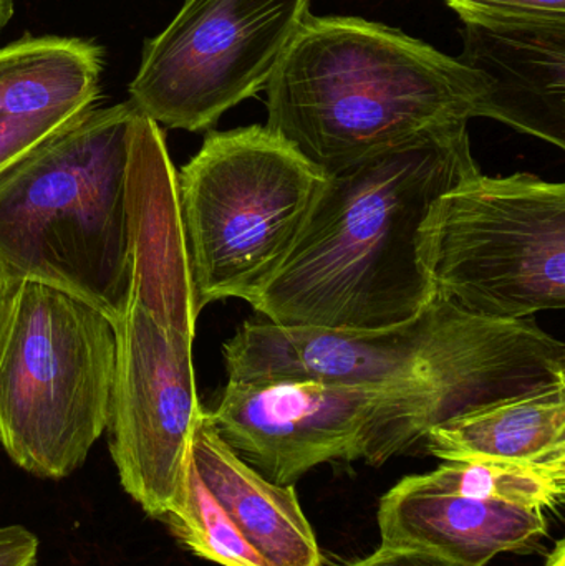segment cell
Masks as SVG:
<instances>
[{
  "label": "cell",
  "mask_w": 565,
  "mask_h": 566,
  "mask_svg": "<svg viewBox=\"0 0 565 566\" xmlns=\"http://www.w3.org/2000/svg\"><path fill=\"white\" fill-rule=\"evenodd\" d=\"M13 12H15V0H0V32L12 19Z\"/></svg>",
  "instance_id": "7402d4cb"
},
{
  "label": "cell",
  "mask_w": 565,
  "mask_h": 566,
  "mask_svg": "<svg viewBox=\"0 0 565 566\" xmlns=\"http://www.w3.org/2000/svg\"><path fill=\"white\" fill-rule=\"evenodd\" d=\"M116 366L109 401L113 461L123 489L151 517L175 507L201 418L192 339L159 325L129 302L115 323Z\"/></svg>",
  "instance_id": "30bf717a"
},
{
  "label": "cell",
  "mask_w": 565,
  "mask_h": 566,
  "mask_svg": "<svg viewBox=\"0 0 565 566\" xmlns=\"http://www.w3.org/2000/svg\"><path fill=\"white\" fill-rule=\"evenodd\" d=\"M421 475L450 494L541 512L559 507L565 494V461H443L433 472Z\"/></svg>",
  "instance_id": "e0dca14e"
},
{
  "label": "cell",
  "mask_w": 565,
  "mask_h": 566,
  "mask_svg": "<svg viewBox=\"0 0 565 566\" xmlns=\"http://www.w3.org/2000/svg\"><path fill=\"white\" fill-rule=\"evenodd\" d=\"M39 538L20 527H0V566H35Z\"/></svg>",
  "instance_id": "ffe728a7"
},
{
  "label": "cell",
  "mask_w": 565,
  "mask_h": 566,
  "mask_svg": "<svg viewBox=\"0 0 565 566\" xmlns=\"http://www.w3.org/2000/svg\"><path fill=\"white\" fill-rule=\"evenodd\" d=\"M265 90V126L324 175L430 129L488 118L473 70L360 17L308 13Z\"/></svg>",
  "instance_id": "7a4b0ae2"
},
{
  "label": "cell",
  "mask_w": 565,
  "mask_h": 566,
  "mask_svg": "<svg viewBox=\"0 0 565 566\" xmlns=\"http://www.w3.org/2000/svg\"><path fill=\"white\" fill-rule=\"evenodd\" d=\"M435 296L481 318H533L565 306V186L481 171L444 192L421 232Z\"/></svg>",
  "instance_id": "52a82bcc"
},
{
  "label": "cell",
  "mask_w": 565,
  "mask_h": 566,
  "mask_svg": "<svg viewBox=\"0 0 565 566\" xmlns=\"http://www.w3.org/2000/svg\"><path fill=\"white\" fill-rule=\"evenodd\" d=\"M132 293L159 325L195 336L188 251L179 212L178 175L158 123L136 116L126 168Z\"/></svg>",
  "instance_id": "7c38bea8"
},
{
  "label": "cell",
  "mask_w": 565,
  "mask_h": 566,
  "mask_svg": "<svg viewBox=\"0 0 565 566\" xmlns=\"http://www.w3.org/2000/svg\"><path fill=\"white\" fill-rule=\"evenodd\" d=\"M480 171L468 123L408 142L325 175L278 271L249 300L281 326L378 332L435 298L421 232L435 202Z\"/></svg>",
  "instance_id": "6da1fadb"
},
{
  "label": "cell",
  "mask_w": 565,
  "mask_h": 566,
  "mask_svg": "<svg viewBox=\"0 0 565 566\" xmlns=\"http://www.w3.org/2000/svg\"><path fill=\"white\" fill-rule=\"evenodd\" d=\"M115 323L39 282L0 286V444L23 471L63 479L105 432Z\"/></svg>",
  "instance_id": "5b68a950"
},
{
  "label": "cell",
  "mask_w": 565,
  "mask_h": 566,
  "mask_svg": "<svg viewBox=\"0 0 565 566\" xmlns=\"http://www.w3.org/2000/svg\"><path fill=\"white\" fill-rule=\"evenodd\" d=\"M463 22H565V0H444Z\"/></svg>",
  "instance_id": "ac0fdd59"
},
{
  "label": "cell",
  "mask_w": 565,
  "mask_h": 566,
  "mask_svg": "<svg viewBox=\"0 0 565 566\" xmlns=\"http://www.w3.org/2000/svg\"><path fill=\"white\" fill-rule=\"evenodd\" d=\"M169 524L198 557L222 566H321L314 528L294 485L242 461L202 412Z\"/></svg>",
  "instance_id": "8fae6325"
},
{
  "label": "cell",
  "mask_w": 565,
  "mask_h": 566,
  "mask_svg": "<svg viewBox=\"0 0 565 566\" xmlns=\"http://www.w3.org/2000/svg\"><path fill=\"white\" fill-rule=\"evenodd\" d=\"M228 381L332 382L415 392L447 419L565 386V346L534 318H481L448 300L378 332L245 322L222 346Z\"/></svg>",
  "instance_id": "3957f363"
},
{
  "label": "cell",
  "mask_w": 565,
  "mask_h": 566,
  "mask_svg": "<svg viewBox=\"0 0 565 566\" xmlns=\"http://www.w3.org/2000/svg\"><path fill=\"white\" fill-rule=\"evenodd\" d=\"M308 0H185L143 49L128 102L166 128L206 132L268 86Z\"/></svg>",
  "instance_id": "9c48e42d"
},
{
  "label": "cell",
  "mask_w": 565,
  "mask_h": 566,
  "mask_svg": "<svg viewBox=\"0 0 565 566\" xmlns=\"http://www.w3.org/2000/svg\"><path fill=\"white\" fill-rule=\"evenodd\" d=\"M325 175L268 126L211 132L178 175L196 313L249 302L287 258Z\"/></svg>",
  "instance_id": "8992f818"
},
{
  "label": "cell",
  "mask_w": 565,
  "mask_h": 566,
  "mask_svg": "<svg viewBox=\"0 0 565 566\" xmlns=\"http://www.w3.org/2000/svg\"><path fill=\"white\" fill-rule=\"evenodd\" d=\"M381 545L435 552L461 566H486L547 534L544 512L450 494L423 475L401 479L378 507Z\"/></svg>",
  "instance_id": "9a60e30c"
},
{
  "label": "cell",
  "mask_w": 565,
  "mask_h": 566,
  "mask_svg": "<svg viewBox=\"0 0 565 566\" xmlns=\"http://www.w3.org/2000/svg\"><path fill=\"white\" fill-rule=\"evenodd\" d=\"M544 566H565V542L563 538L557 541L556 547L547 555Z\"/></svg>",
  "instance_id": "44dd1931"
},
{
  "label": "cell",
  "mask_w": 565,
  "mask_h": 566,
  "mask_svg": "<svg viewBox=\"0 0 565 566\" xmlns=\"http://www.w3.org/2000/svg\"><path fill=\"white\" fill-rule=\"evenodd\" d=\"M460 63L486 86L488 118L565 148V22H463Z\"/></svg>",
  "instance_id": "4fadbf2b"
},
{
  "label": "cell",
  "mask_w": 565,
  "mask_h": 566,
  "mask_svg": "<svg viewBox=\"0 0 565 566\" xmlns=\"http://www.w3.org/2000/svg\"><path fill=\"white\" fill-rule=\"evenodd\" d=\"M102 46L76 36L25 35L0 49V171L93 108Z\"/></svg>",
  "instance_id": "5bb4252c"
},
{
  "label": "cell",
  "mask_w": 565,
  "mask_h": 566,
  "mask_svg": "<svg viewBox=\"0 0 565 566\" xmlns=\"http://www.w3.org/2000/svg\"><path fill=\"white\" fill-rule=\"evenodd\" d=\"M342 566H461L435 552L414 547H391L381 545L367 558Z\"/></svg>",
  "instance_id": "d6986e66"
},
{
  "label": "cell",
  "mask_w": 565,
  "mask_h": 566,
  "mask_svg": "<svg viewBox=\"0 0 565 566\" xmlns=\"http://www.w3.org/2000/svg\"><path fill=\"white\" fill-rule=\"evenodd\" d=\"M138 109H86L0 171V286L39 282L113 319L132 293L126 168Z\"/></svg>",
  "instance_id": "277c9868"
},
{
  "label": "cell",
  "mask_w": 565,
  "mask_h": 566,
  "mask_svg": "<svg viewBox=\"0 0 565 566\" xmlns=\"http://www.w3.org/2000/svg\"><path fill=\"white\" fill-rule=\"evenodd\" d=\"M208 415L222 441L278 485L327 462L385 464L443 421L427 396L305 379L228 381Z\"/></svg>",
  "instance_id": "ba28073f"
},
{
  "label": "cell",
  "mask_w": 565,
  "mask_h": 566,
  "mask_svg": "<svg viewBox=\"0 0 565 566\" xmlns=\"http://www.w3.org/2000/svg\"><path fill=\"white\" fill-rule=\"evenodd\" d=\"M423 441L441 461H565V386L461 412Z\"/></svg>",
  "instance_id": "2e32d148"
}]
</instances>
